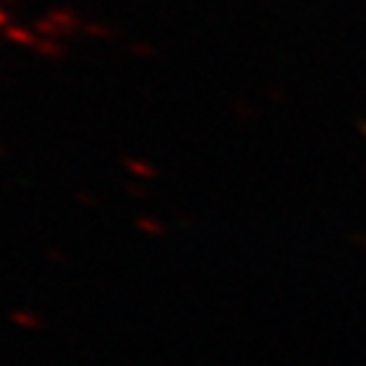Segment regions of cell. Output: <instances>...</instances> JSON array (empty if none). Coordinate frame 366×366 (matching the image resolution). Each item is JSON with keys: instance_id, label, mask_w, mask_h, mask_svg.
Instances as JSON below:
<instances>
[{"instance_id": "obj_13", "label": "cell", "mask_w": 366, "mask_h": 366, "mask_svg": "<svg viewBox=\"0 0 366 366\" xmlns=\"http://www.w3.org/2000/svg\"><path fill=\"white\" fill-rule=\"evenodd\" d=\"M9 25H11V22H9V14H6L3 9H0V30H6Z\"/></svg>"}, {"instance_id": "obj_2", "label": "cell", "mask_w": 366, "mask_h": 366, "mask_svg": "<svg viewBox=\"0 0 366 366\" xmlns=\"http://www.w3.org/2000/svg\"><path fill=\"white\" fill-rule=\"evenodd\" d=\"M120 166L131 174V177H138V179H152L157 177V168L141 157H133V155H122L120 157Z\"/></svg>"}, {"instance_id": "obj_4", "label": "cell", "mask_w": 366, "mask_h": 366, "mask_svg": "<svg viewBox=\"0 0 366 366\" xmlns=\"http://www.w3.org/2000/svg\"><path fill=\"white\" fill-rule=\"evenodd\" d=\"M9 321L14 323L16 328H25V331H41L44 328V318L33 309H11Z\"/></svg>"}, {"instance_id": "obj_8", "label": "cell", "mask_w": 366, "mask_h": 366, "mask_svg": "<svg viewBox=\"0 0 366 366\" xmlns=\"http://www.w3.org/2000/svg\"><path fill=\"white\" fill-rule=\"evenodd\" d=\"M136 228L141 231V233H163V226L157 223V220H150V217H138L136 220Z\"/></svg>"}, {"instance_id": "obj_9", "label": "cell", "mask_w": 366, "mask_h": 366, "mask_svg": "<svg viewBox=\"0 0 366 366\" xmlns=\"http://www.w3.org/2000/svg\"><path fill=\"white\" fill-rule=\"evenodd\" d=\"M77 201L84 204V206H98V199L92 193H87V190H77Z\"/></svg>"}, {"instance_id": "obj_5", "label": "cell", "mask_w": 366, "mask_h": 366, "mask_svg": "<svg viewBox=\"0 0 366 366\" xmlns=\"http://www.w3.org/2000/svg\"><path fill=\"white\" fill-rule=\"evenodd\" d=\"M33 52L38 57H44V60H62L68 46L62 44L60 38H38V44L33 46Z\"/></svg>"}, {"instance_id": "obj_10", "label": "cell", "mask_w": 366, "mask_h": 366, "mask_svg": "<svg viewBox=\"0 0 366 366\" xmlns=\"http://www.w3.org/2000/svg\"><path fill=\"white\" fill-rule=\"evenodd\" d=\"M46 260H52V263H68V255H62L57 247H52V250H46L44 253Z\"/></svg>"}, {"instance_id": "obj_1", "label": "cell", "mask_w": 366, "mask_h": 366, "mask_svg": "<svg viewBox=\"0 0 366 366\" xmlns=\"http://www.w3.org/2000/svg\"><path fill=\"white\" fill-rule=\"evenodd\" d=\"M46 16H49V19H55L62 30L68 33V38H71V35H74L77 30H82V28H84L82 16H79L74 9H68V6H55L52 11H46Z\"/></svg>"}, {"instance_id": "obj_11", "label": "cell", "mask_w": 366, "mask_h": 366, "mask_svg": "<svg viewBox=\"0 0 366 366\" xmlns=\"http://www.w3.org/2000/svg\"><path fill=\"white\" fill-rule=\"evenodd\" d=\"M131 55H141V57H152V46L147 44H131Z\"/></svg>"}, {"instance_id": "obj_14", "label": "cell", "mask_w": 366, "mask_h": 366, "mask_svg": "<svg viewBox=\"0 0 366 366\" xmlns=\"http://www.w3.org/2000/svg\"><path fill=\"white\" fill-rule=\"evenodd\" d=\"M0 155H3V147H0Z\"/></svg>"}, {"instance_id": "obj_6", "label": "cell", "mask_w": 366, "mask_h": 366, "mask_svg": "<svg viewBox=\"0 0 366 366\" xmlns=\"http://www.w3.org/2000/svg\"><path fill=\"white\" fill-rule=\"evenodd\" d=\"M30 28L38 33V38H60V41L62 38H68V33L62 30L55 19H49V16H38V19H33Z\"/></svg>"}, {"instance_id": "obj_7", "label": "cell", "mask_w": 366, "mask_h": 366, "mask_svg": "<svg viewBox=\"0 0 366 366\" xmlns=\"http://www.w3.org/2000/svg\"><path fill=\"white\" fill-rule=\"evenodd\" d=\"M82 33L90 35V38H98V41H111L117 35V30L111 25H104V22H84Z\"/></svg>"}, {"instance_id": "obj_12", "label": "cell", "mask_w": 366, "mask_h": 366, "mask_svg": "<svg viewBox=\"0 0 366 366\" xmlns=\"http://www.w3.org/2000/svg\"><path fill=\"white\" fill-rule=\"evenodd\" d=\"M125 190H128V196H136V199H141V196H144V190H141L138 184H133V182L125 184Z\"/></svg>"}, {"instance_id": "obj_3", "label": "cell", "mask_w": 366, "mask_h": 366, "mask_svg": "<svg viewBox=\"0 0 366 366\" xmlns=\"http://www.w3.org/2000/svg\"><path fill=\"white\" fill-rule=\"evenodd\" d=\"M3 38L16 46H28V49H33V46L38 44V33L33 30V28H25V25H9L3 30Z\"/></svg>"}]
</instances>
